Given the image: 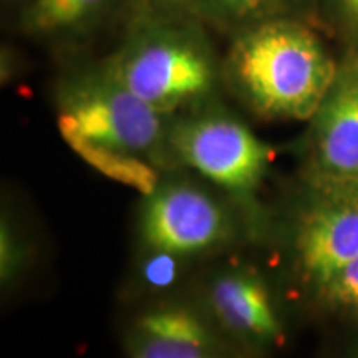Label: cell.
Returning <instances> with one entry per match:
<instances>
[{
	"instance_id": "9",
	"label": "cell",
	"mask_w": 358,
	"mask_h": 358,
	"mask_svg": "<svg viewBox=\"0 0 358 358\" xmlns=\"http://www.w3.org/2000/svg\"><path fill=\"white\" fill-rule=\"evenodd\" d=\"M209 302L231 332L254 345H267L280 337V322L261 277L231 271L213 282Z\"/></svg>"
},
{
	"instance_id": "16",
	"label": "cell",
	"mask_w": 358,
	"mask_h": 358,
	"mask_svg": "<svg viewBox=\"0 0 358 358\" xmlns=\"http://www.w3.org/2000/svg\"><path fill=\"white\" fill-rule=\"evenodd\" d=\"M131 10L187 12V0H131Z\"/></svg>"
},
{
	"instance_id": "3",
	"label": "cell",
	"mask_w": 358,
	"mask_h": 358,
	"mask_svg": "<svg viewBox=\"0 0 358 358\" xmlns=\"http://www.w3.org/2000/svg\"><path fill=\"white\" fill-rule=\"evenodd\" d=\"M57 96L64 140L77 138L150 163L171 153L164 115L134 96L105 60L69 71Z\"/></svg>"
},
{
	"instance_id": "5",
	"label": "cell",
	"mask_w": 358,
	"mask_h": 358,
	"mask_svg": "<svg viewBox=\"0 0 358 358\" xmlns=\"http://www.w3.org/2000/svg\"><path fill=\"white\" fill-rule=\"evenodd\" d=\"M229 232L226 213L198 187L158 186L141 214V237L148 249L192 256L214 248Z\"/></svg>"
},
{
	"instance_id": "12",
	"label": "cell",
	"mask_w": 358,
	"mask_h": 358,
	"mask_svg": "<svg viewBox=\"0 0 358 358\" xmlns=\"http://www.w3.org/2000/svg\"><path fill=\"white\" fill-rule=\"evenodd\" d=\"M65 141L75 153L87 161L90 166L98 169L113 181L131 186L146 196L153 194L158 187V174L155 168L151 166L150 161L143 159L140 156L122 153V151L93 145V143L77 140V138Z\"/></svg>"
},
{
	"instance_id": "4",
	"label": "cell",
	"mask_w": 358,
	"mask_h": 358,
	"mask_svg": "<svg viewBox=\"0 0 358 358\" xmlns=\"http://www.w3.org/2000/svg\"><path fill=\"white\" fill-rule=\"evenodd\" d=\"M169 148L182 163L224 189L248 196L271 163V150L231 116H189L169 128Z\"/></svg>"
},
{
	"instance_id": "14",
	"label": "cell",
	"mask_w": 358,
	"mask_h": 358,
	"mask_svg": "<svg viewBox=\"0 0 358 358\" xmlns=\"http://www.w3.org/2000/svg\"><path fill=\"white\" fill-rule=\"evenodd\" d=\"M25 262V248L20 236L13 229L10 219L2 216L0 222V277L2 284L8 285L20 274Z\"/></svg>"
},
{
	"instance_id": "17",
	"label": "cell",
	"mask_w": 358,
	"mask_h": 358,
	"mask_svg": "<svg viewBox=\"0 0 358 358\" xmlns=\"http://www.w3.org/2000/svg\"><path fill=\"white\" fill-rule=\"evenodd\" d=\"M337 6L348 27L358 32V0H337Z\"/></svg>"
},
{
	"instance_id": "1",
	"label": "cell",
	"mask_w": 358,
	"mask_h": 358,
	"mask_svg": "<svg viewBox=\"0 0 358 358\" xmlns=\"http://www.w3.org/2000/svg\"><path fill=\"white\" fill-rule=\"evenodd\" d=\"M222 77L257 116L308 120L332 88L338 66L297 19H277L231 35Z\"/></svg>"
},
{
	"instance_id": "15",
	"label": "cell",
	"mask_w": 358,
	"mask_h": 358,
	"mask_svg": "<svg viewBox=\"0 0 358 358\" xmlns=\"http://www.w3.org/2000/svg\"><path fill=\"white\" fill-rule=\"evenodd\" d=\"M327 289L340 303L352 307L358 313V257L348 262Z\"/></svg>"
},
{
	"instance_id": "18",
	"label": "cell",
	"mask_w": 358,
	"mask_h": 358,
	"mask_svg": "<svg viewBox=\"0 0 358 358\" xmlns=\"http://www.w3.org/2000/svg\"><path fill=\"white\" fill-rule=\"evenodd\" d=\"M7 2H12V0H7ZM15 2H19V0H15Z\"/></svg>"
},
{
	"instance_id": "13",
	"label": "cell",
	"mask_w": 358,
	"mask_h": 358,
	"mask_svg": "<svg viewBox=\"0 0 358 358\" xmlns=\"http://www.w3.org/2000/svg\"><path fill=\"white\" fill-rule=\"evenodd\" d=\"M150 250V256L143 261L141 279L151 289H166L179 279L182 272V261L185 256L164 252V250Z\"/></svg>"
},
{
	"instance_id": "10",
	"label": "cell",
	"mask_w": 358,
	"mask_h": 358,
	"mask_svg": "<svg viewBox=\"0 0 358 358\" xmlns=\"http://www.w3.org/2000/svg\"><path fill=\"white\" fill-rule=\"evenodd\" d=\"M131 0H19L17 25L27 37L73 42L87 37Z\"/></svg>"
},
{
	"instance_id": "11",
	"label": "cell",
	"mask_w": 358,
	"mask_h": 358,
	"mask_svg": "<svg viewBox=\"0 0 358 358\" xmlns=\"http://www.w3.org/2000/svg\"><path fill=\"white\" fill-rule=\"evenodd\" d=\"M295 0H187V12L229 35L290 15Z\"/></svg>"
},
{
	"instance_id": "2",
	"label": "cell",
	"mask_w": 358,
	"mask_h": 358,
	"mask_svg": "<svg viewBox=\"0 0 358 358\" xmlns=\"http://www.w3.org/2000/svg\"><path fill=\"white\" fill-rule=\"evenodd\" d=\"M189 12L131 10L120 47L105 62L134 96L161 115L204 100L222 64Z\"/></svg>"
},
{
	"instance_id": "8",
	"label": "cell",
	"mask_w": 358,
	"mask_h": 358,
	"mask_svg": "<svg viewBox=\"0 0 358 358\" xmlns=\"http://www.w3.org/2000/svg\"><path fill=\"white\" fill-rule=\"evenodd\" d=\"M128 352L136 358H209L221 353V343L198 313L168 306L136 320L128 337Z\"/></svg>"
},
{
	"instance_id": "7",
	"label": "cell",
	"mask_w": 358,
	"mask_h": 358,
	"mask_svg": "<svg viewBox=\"0 0 358 358\" xmlns=\"http://www.w3.org/2000/svg\"><path fill=\"white\" fill-rule=\"evenodd\" d=\"M315 161L327 181L358 179V58L338 66L315 113Z\"/></svg>"
},
{
	"instance_id": "6",
	"label": "cell",
	"mask_w": 358,
	"mask_h": 358,
	"mask_svg": "<svg viewBox=\"0 0 358 358\" xmlns=\"http://www.w3.org/2000/svg\"><path fill=\"white\" fill-rule=\"evenodd\" d=\"M329 185L306 214L297 237L302 271L325 289L358 257V179H329Z\"/></svg>"
}]
</instances>
